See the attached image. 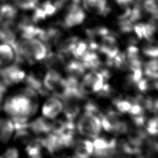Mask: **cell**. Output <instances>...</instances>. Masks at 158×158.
Here are the masks:
<instances>
[{
	"instance_id": "1",
	"label": "cell",
	"mask_w": 158,
	"mask_h": 158,
	"mask_svg": "<svg viewBox=\"0 0 158 158\" xmlns=\"http://www.w3.org/2000/svg\"><path fill=\"white\" fill-rule=\"evenodd\" d=\"M39 107L38 94L28 86L20 92L10 95L3 102L2 109L9 118H22L30 120Z\"/></svg>"
},
{
	"instance_id": "2",
	"label": "cell",
	"mask_w": 158,
	"mask_h": 158,
	"mask_svg": "<svg viewBox=\"0 0 158 158\" xmlns=\"http://www.w3.org/2000/svg\"><path fill=\"white\" fill-rule=\"evenodd\" d=\"M110 73L107 69L92 70L85 75L80 83V89L84 95L97 93L110 78Z\"/></svg>"
},
{
	"instance_id": "3",
	"label": "cell",
	"mask_w": 158,
	"mask_h": 158,
	"mask_svg": "<svg viewBox=\"0 0 158 158\" xmlns=\"http://www.w3.org/2000/svg\"><path fill=\"white\" fill-rule=\"evenodd\" d=\"M101 121L102 127L106 131L118 135L127 133L129 129L128 124L121 113L114 110L110 109L103 114Z\"/></svg>"
},
{
	"instance_id": "4",
	"label": "cell",
	"mask_w": 158,
	"mask_h": 158,
	"mask_svg": "<svg viewBox=\"0 0 158 158\" xmlns=\"http://www.w3.org/2000/svg\"><path fill=\"white\" fill-rule=\"evenodd\" d=\"M101 127V118L86 111L81 114L77 123V129L80 134L94 139L98 137Z\"/></svg>"
},
{
	"instance_id": "5",
	"label": "cell",
	"mask_w": 158,
	"mask_h": 158,
	"mask_svg": "<svg viewBox=\"0 0 158 158\" xmlns=\"http://www.w3.org/2000/svg\"><path fill=\"white\" fill-rule=\"evenodd\" d=\"M0 75L4 83L8 87L23 82L27 73L20 65L14 62L0 69Z\"/></svg>"
},
{
	"instance_id": "6",
	"label": "cell",
	"mask_w": 158,
	"mask_h": 158,
	"mask_svg": "<svg viewBox=\"0 0 158 158\" xmlns=\"http://www.w3.org/2000/svg\"><path fill=\"white\" fill-rule=\"evenodd\" d=\"M85 17L86 15L83 10L78 4L71 3L69 5L64 19L60 22L59 25L64 28H72L81 23Z\"/></svg>"
},
{
	"instance_id": "7",
	"label": "cell",
	"mask_w": 158,
	"mask_h": 158,
	"mask_svg": "<svg viewBox=\"0 0 158 158\" xmlns=\"http://www.w3.org/2000/svg\"><path fill=\"white\" fill-rule=\"evenodd\" d=\"M101 38L98 51L104 54L106 57V59L114 58L119 52L118 42L115 33L112 32Z\"/></svg>"
},
{
	"instance_id": "8",
	"label": "cell",
	"mask_w": 158,
	"mask_h": 158,
	"mask_svg": "<svg viewBox=\"0 0 158 158\" xmlns=\"http://www.w3.org/2000/svg\"><path fill=\"white\" fill-rule=\"evenodd\" d=\"M63 110V103L61 99L54 95L48 98L41 107L43 117L49 119L56 118Z\"/></svg>"
},
{
	"instance_id": "9",
	"label": "cell",
	"mask_w": 158,
	"mask_h": 158,
	"mask_svg": "<svg viewBox=\"0 0 158 158\" xmlns=\"http://www.w3.org/2000/svg\"><path fill=\"white\" fill-rule=\"evenodd\" d=\"M52 121L43 116L38 117L28 122V128L37 137H43L52 131Z\"/></svg>"
},
{
	"instance_id": "10",
	"label": "cell",
	"mask_w": 158,
	"mask_h": 158,
	"mask_svg": "<svg viewBox=\"0 0 158 158\" xmlns=\"http://www.w3.org/2000/svg\"><path fill=\"white\" fill-rule=\"evenodd\" d=\"M17 31L16 25L14 22L1 24L0 27V41L4 44L9 45L14 50L17 47V41L16 40V31Z\"/></svg>"
},
{
	"instance_id": "11",
	"label": "cell",
	"mask_w": 158,
	"mask_h": 158,
	"mask_svg": "<svg viewBox=\"0 0 158 158\" xmlns=\"http://www.w3.org/2000/svg\"><path fill=\"white\" fill-rule=\"evenodd\" d=\"M44 60V66L48 70H54L60 73L64 69L65 59L63 54L59 52H48Z\"/></svg>"
},
{
	"instance_id": "12",
	"label": "cell",
	"mask_w": 158,
	"mask_h": 158,
	"mask_svg": "<svg viewBox=\"0 0 158 158\" xmlns=\"http://www.w3.org/2000/svg\"><path fill=\"white\" fill-rule=\"evenodd\" d=\"M83 2L85 9L91 13L106 17L110 12L107 0H83Z\"/></svg>"
},
{
	"instance_id": "13",
	"label": "cell",
	"mask_w": 158,
	"mask_h": 158,
	"mask_svg": "<svg viewBox=\"0 0 158 158\" xmlns=\"http://www.w3.org/2000/svg\"><path fill=\"white\" fill-rule=\"evenodd\" d=\"M26 86H28L36 91L39 96H48L50 92L44 87L43 81L35 73H29L27 74L23 81Z\"/></svg>"
},
{
	"instance_id": "14",
	"label": "cell",
	"mask_w": 158,
	"mask_h": 158,
	"mask_svg": "<svg viewBox=\"0 0 158 158\" xmlns=\"http://www.w3.org/2000/svg\"><path fill=\"white\" fill-rule=\"evenodd\" d=\"M31 54L34 61L43 60L48 54V46L41 40L34 38L30 40Z\"/></svg>"
},
{
	"instance_id": "15",
	"label": "cell",
	"mask_w": 158,
	"mask_h": 158,
	"mask_svg": "<svg viewBox=\"0 0 158 158\" xmlns=\"http://www.w3.org/2000/svg\"><path fill=\"white\" fill-rule=\"evenodd\" d=\"M14 132V126L10 118H3L0 125V143H7L13 137Z\"/></svg>"
},
{
	"instance_id": "16",
	"label": "cell",
	"mask_w": 158,
	"mask_h": 158,
	"mask_svg": "<svg viewBox=\"0 0 158 158\" xmlns=\"http://www.w3.org/2000/svg\"><path fill=\"white\" fill-rule=\"evenodd\" d=\"M64 70L67 77L78 79L84 74L86 69L81 61L70 60L65 64Z\"/></svg>"
},
{
	"instance_id": "17",
	"label": "cell",
	"mask_w": 158,
	"mask_h": 158,
	"mask_svg": "<svg viewBox=\"0 0 158 158\" xmlns=\"http://www.w3.org/2000/svg\"><path fill=\"white\" fill-rule=\"evenodd\" d=\"M75 143V156L79 158H88L93 152L94 147L91 141L80 139Z\"/></svg>"
},
{
	"instance_id": "18",
	"label": "cell",
	"mask_w": 158,
	"mask_h": 158,
	"mask_svg": "<svg viewBox=\"0 0 158 158\" xmlns=\"http://www.w3.org/2000/svg\"><path fill=\"white\" fill-rule=\"evenodd\" d=\"M15 62V52L11 46L6 44H0V69Z\"/></svg>"
},
{
	"instance_id": "19",
	"label": "cell",
	"mask_w": 158,
	"mask_h": 158,
	"mask_svg": "<svg viewBox=\"0 0 158 158\" xmlns=\"http://www.w3.org/2000/svg\"><path fill=\"white\" fill-rule=\"evenodd\" d=\"M17 15V9L11 4H5L0 6V23L6 24L14 22Z\"/></svg>"
},
{
	"instance_id": "20",
	"label": "cell",
	"mask_w": 158,
	"mask_h": 158,
	"mask_svg": "<svg viewBox=\"0 0 158 158\" xmlns=\"http://www.w3.org/2000/svg\"><path fill=\"white\" fill-rule=\"evenodd\" d=\"M142 52L147 57L151 58L158 57V41L154 38L146 40L142 45Z\"/></svg>"
},
{
	"instance_id": "21",
	"label": "cell",
	"mask_w": 158,
	"mask_h": 158,
	"mask_svg": "<svg viewBox=\"0 0 158 158\" xmlns=\"http://www.w3.org/2000/svg\"><path fill=\"white\" fill-rule=\"evenodd\" d=\"M90 51L88 46V41L78 40L74 46L71 54L73 55L76 59H81V58L88 52Z\"/></svg>"
},
{
	"instance_id": "22",
	"label": "cell",
	"mask_w": 158,
	"mask_h": 158,
	"mask_svg": "<svg viewBox=\"0 0 158 158\" xmlns=\"http://www.w3.org/2000/svg\"><path fill=\"white\" fill-rule=\"evenodd\" d=\"M142 7L151 15H158V0H143Z\"/></svg>"
},
{
	"instance_id": "23",
	"label": "cell",
	"mask_w": 158,
	"mask_h": 158,
	"mask_svg": "<svg viewBox=\"0 0 158 158\" xmlns=\"http://www.w3.org/2000/svg\"><path fill=\"white\" fill-rule=\"evenodd\" d=\"M146 130L151 135H158V115H155L147 121Z\"/></svg>"
},
{
	"instance_id": "24",
	"label": "cell",
	"mask_w": 158,
	"mask_h": 158,
	"mask_svg": "<svg viewBox=\"0 0 158 158\" xmlns=\"http://www.w3.org/2000/svg\"><path fill=\"white\" fill-rule=\"evenodd\" d=\"M40 7L43 9L47 16L53 15L59 10L54 1H52L51 0L45 1Z\"/></svg>"
},
{
	"instance_id": "25",
	"label": "cell",
	"mask_w": 158,
	"mask_h": 158,
	"mask_svg": "<svg viewBox=\"0 0 158 158\" xmlns=\"http://www.w3.org/2000/svg\"><path fill=\"white\" fill-rule=\"evenodd\" d=\"M14 1L17 7L23 10L34 9L38 3V0H14Z\"/></svg>"
},
{
	"instance_id": "26",
	"label": "cell",
	"mask_w": 158,
	"mask_h": 158,
	"mask_svg": "<svg viewBox=\"0 0 158 158\" xmlns=\"http://www.w3.org/2000/svg\"><path fill=\"white\" fill-rule=\"evenodd\" d=\"M118 29L122 33L127 34L131 32L133 30V23L128 19L118 20Z\"/></svg>"
},
{
	"instance_id": "27",
	"label": "cell",
	"mask_w": 158,
	"mask_h": 158,
	"mask_svg": "<svg viewBox=\"0 0 158 158\" xmlns=\"http://www.w3.org/2000/svg\"><path fill=\"white\" fill-rule=\"evenodd\" d=\"M20 152L17 148L9 146L0 155V158H19Z\"/></svg>"
},
{
	"instance_id": "28",
	"label": "cell",
	"mask_w": 158,
	"mask_h": 158,
	"mask_svg": "<svg viewBox=\"0 0 158 158\" xmlns=\"http://www.w3.org/2000/svg\"><path fill=\"white\" fill-rule=\"evenodd\" d=\"M46 17H47V15L44 13L43 9L41 7H37L36 6L34 9L33 14L31 18L33 22L35 23H38L40 21H42L44 19H46Z\"/></svg>"
},
{
	"instance_id": "29",
	"label": "cell",
	"mask_w": 158,
	"mask_h": 158,
	"mask_svg": "<svg viewBox=\"0 0 158 158\" xmlns=\"http://www.w3.org/2000/svg\"><path fill=\"white\" fill-rule=\"evenodd\" d=\"M116 3L121 7H128L130 4H133V0H115Z\"/></svg>"
},
{
	"instance_id": "30",
	"label": "cell",
	"mask_w": 158,
	"mask_h": 158,
	"mask_svg": "<svg viewBox=\"0 0 158 158\" xmlns=\"http://www.w3.org/2000/svg\"><path fill=\"white\" fill-rule=\"evenodd\" d=\"M81 0H72V3L73 4H80V2H81Z\"/></svg>"
},
{
	"instance_id": "31",
	"label": "cell",
	"mask_w": 158,
	"mask_h": 158,
	"mask_svg": "<svg viewBox=\"0 0 158 158\" xmlns=\"http://www.w3.org/2000/svg\"><path fill=\"white\" fill-rule=\"evenodd\" d=\"M2 1H5V0H2Z\"/></svg>"
}]
</instances>
